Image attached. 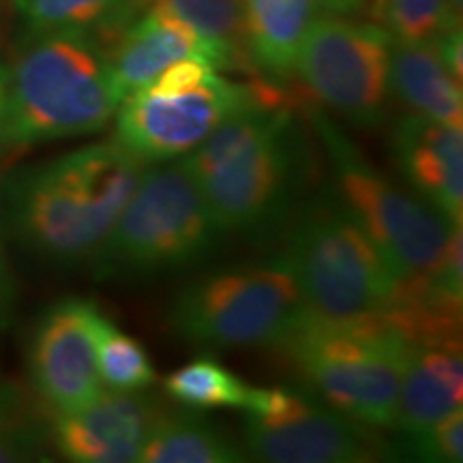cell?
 Segmentation results:
<instances>
[{
  "label": "cell",
  "mask_w": 463,
  "mask_h": 463,
  "mask_svg": "<svg viewBox=\"0 0 463 463\" xmlns=\"http://www.w3.org/2000/svg\"><path fill=\"white\" fill-rule=\"evenodd\" d=\"M181 159L219 230L247 239L289 223L311 174L307 133L277 92L236 112Z\"/></svg>",
  "instance_id": "1"
},
{
  "label": "cell",
  "mask_w": 463,
  "mask_h": 463,
  "mask_svg": "<svg viewBox=\"0 0 463 463\" xmlns=\"http://www.w3.org/2000/svg\"><path fill=\"white\" fill-rule=\"evenodd\" d=\"M144 167L108 140L17 172L3 189L11 236L52 264L92 262Z\"/></svg>",
  "instance_id": "2"
},
{
  "label": "cell",
  "mask_w": 463,
  "mask_h": 463,
  "mask_svg": "<svg viewBox=\"0 0 463 463\" xmlns=\"http://www.w3.org/2000/svg\"><path fill=\"white\" fill-rule=\"evenodd\" d=\"M120 106L108 50L84 33L22 34L7 67L0 148L73 140L106 129Z\"/></svg>",
  "instance_id": "3"
},
{
  "label": "cell",
  "mask_w": 463,
  "mask_h": 463,
  "mask_svg": "<svg viewBox=\"0 0 463 463\" xmlns=\"http://www.w3.org/2000/svg\"><path fill=\"white\" fill-rule=\"evenodd\" d=\"M410 347L389 314L333 320L307 309L277 344L311 392L372 430L392 427Z\"/></svg>",
  "instance_id": "4"
},
{
  "label": "cell",
  "mask_w": 463,
  "mask_h": 463,
  "mask_svg": "<svg viewBox=\"0 0 463 463\" xmlns=\"http://www.w3.org/2000/svg\"><path fill=\"white\" fill-rule=\"evenodd\" d=\"M279 260L305 309L333 320L386 316L402 289V279L333 187L298 206Z\"/></svg>",
  "instance_id": "5"
},
{
  "label": "cell",
  "mask_w": 463,
  "mask_h": 463,
  "mask_svg": "<svg viewBox=\"0 0 463 463\" xmlns=\"http://www.w3.org/2000/svg\"><path fill=\"white\" fill-rule=\"evenodd\" d=\"M222 236L183 159L150 164L90 264L103 279L174 273L206 260Z\"/></svg>",
  "instance_id": "6"
},
{
  "label": "cell",
  "mask_w": 463,
  "mask_h": 463,
  "mask_svg": "<svg viewBox=\"0 0 463 463\" xmlns=\"http://www.w3.org/2000/svg\"><path fill=\"white\" fill-rule=\"evenodd\" d=\"M273 92L269 82H234L211 62L187 58L120 101L114 140L146 165L181 159L236 112Z\"/></svg>",
  "instance_id": "7"
},
{
  "label": "cell",
  "mask_w": 463,
  "mask_h": 463,
  "mask_svg": "<svg viewBox=\"0 0 463 463\" xmlns=\"http://www.w3.org/2000/svg\"><path fill=\"white\" fill-rule=\"evenodd\" d=\"M309 120L333 170L335 194L402 283L436 269L459 223H450L412 191L389 181L322 109L311 106Z\"/></svg>",
  "instance_id": "8"
},
{
  "label": "cell",
  "mask_w": 463,
  "mask_h": 463,
  "mask_svg": "<svg viewBox=\"0 0 463 463\" xmlns=\"http://www.w3.org/2000/svg\"><path fill=\"white\" fill-rule=\"evenodd\" d=\"M303 311L297 283L275 258L191 281L174 298L167 326L178 339L202 347H277Z\"/></svg>",
  "instance_id": "9"
},
{
  "label": "cell",
  "mask_w": 463,
  "mask_h": 463,
  "mask_svg": "<svg viewBox=\"0 0 463 463\" xmlns=\"http://www.w3.org/2000/svg\"><path fill=\"white\" fill-rule=\"evenodd\" d=\"M392 37L345 14L322 15L300 43L294 73L345 123L382 125L391 97Z\"/></svg>",
  "instance_id": "10"
},
{
  "label": "cell",
  "mask_w": 463,
  "mask_h": 463,
  "mask_svg": "<svg viewBox=\"0 0 463 463\" xmlns=\"http://www.w3.org/2000/svg\"><path fill=\"white\" fill-rule=\"evenodd\" d=\"M245 447L270 463H358L386 453L372 427L345 416L309 389H251L242 405Z\"/></svg>",
  "instance_id": "11"
},
{
  "label": "cell",
  "mask_w": 463,
  "mask_h": 463,
  "mask_svg": "<svg viewBox=\"0 0 463 463\" xmlns=\"http://www.w3.org/2000/svg\"><path fill=\"white\" fill-rule=\"evenodd\" d=\"M103 314L92 300H56L39 317L28 345L33 389L54 414L84 408L103 392L97 335Z\"/></svg>",
  "instance_id": "12"
},
{
  "label": "cell",
  "mask_w": 463,
  "mask_h": 463,
  "mask_svg": "<svg viewBox=\"0 0 463 463\" xmlns=\"http://www.w3.org/2000/svg\"><path fill=\"white\" fill-rule=\"evenodd\" d=\"M164 412L155 397L103 391L95 402L67 414H54V444L75 463H133Z\"/></svg>",
  "instance_id": "13"
},
{
  "label": "cell",
  "mask_w": 463,
  "mask_h": 463,
  "mask_svg": "<svg viewBox=\"0 0 463 463\" xmlns=\"http://www.w3.org/2000/svg\"><path fill=\"white\" fill-rule=\"evenodd\" d=\"M392 159L408 189L450 223L463 219V131L405 114L391 133Z\"/></svg>",
  "instance_id": "14"
},
{
  "label": "cell",
  "mask_w": 463,
  "mask_h": 463,
  "mask_svg": "<svg viewBox=\"0 0 463 463\" xmlns=\"http://www.w3.org/2000/svg\"><path fill=\"white\" fill-rule=\"evenodd\" d=\"M187 58L211 62L219 71L225 69L222 54L200 33L157 5H148L108 45L109 71L120 101Z\"/></svg>",
  "instance_id": "15"
},
{
  "label": "cell",
  "mask_w": 463,
  "mask_h": 463,
  "mask_svg": "<svg viewBox=\"0 0 463 463\" xmlns=\"http://www.w3.org/2000/svg\"><path fill=\"white\" fill-rule=\"evenodd\" d=\"M361 0H242L249 54L266 82H288L305 34L316 20L350 14Z\"/></svg>",
  "instance_id": "16"
},
{
  "label": "cell",
  "mask_w": 463,
  "mask_h": 463,
  "mask_svg": "<svg viewBox=\"0 0 463 463\" xmlns=\"http://www.w3.org/2000/svg\"><path fill=\"white\" fill-rule=\"evenodd\" d=\"M461 339L412 341L392 420L399 438L425 430L453 410H461Z\"/></svg>",
  "instance_id": "17"
},
{
  "label": "cell",
  "mask_w": 463,
  "mask_h": 463,
  "mask_svg": "<svg viewBox=\"0 0 463 463\" xmlns=\"http://www.w3.org/2000/svg\"><path fill=\"white\" fill-rule=\"evenodd\" d=\"M391 92L412 114L450 127L463 125L461 80L449 71L433 42H392Z\"/></svg>",
  "instance_id": "18"
},
{
  "label": "cell",
  "mask_w": 463,
  "mask_h": 463,
  "mask_svg": "<svg viewBox=\"0 0 463 463\" xmlns=\"http://www.w3.org/2000/svg\"><path fill=\"white\" fill-rule=\"evenodd\" d=\"M247 450L200 410L161 412L144 442L142 463H241Z\"/></svg>",
  "instance_id": "19"
},
{
  "label": "cell",
  "mask_w": 463,
  "mask_h": 463,
  "mask_svg": "<svg viewBox=\"0 0 463 463\" xmlns=\"http://www.w3.org/2000/svg\"><path fill=\"white\" fill-rule=\"evenodd\" d=\"M150 5V0H15L24 34L84 33L108 45Z\"/></svg>",
  "instance_id": "20"
},
{
  "label": "cell",
  "mask_w": 463,
  "mask_h": 463,
  "mask_svg": "<svg viewBox=\"0 0 463 463\" xmlns=\"http://www.w3.org/2000/svg\"><path fill=\"white\" fill-rule=\"evenodd\" d=\"M176 15L222 54L225 71H256L249 54L242 0H150Z\"/></svg>",
  "instance_id": "21"
},
{
  "label": "cell",
  "mask_w": 463,
  "mask_h": 463,
  "mask_svg": "<svg viewBox=\"0 0 463 463\" xmlns=\"http://www.w3.org/2000/svg\"><path fill=\"white\" fill-rule=\"evenodd\" d=\"M165 392L191 410L242 408L253 386L232 373L215 358H195L167 375Z\"/></svg>",
  "instance_id": "22"
},
{
  "label": "cell",
  "mask_w": 463,
  "mask_h": 463,
  "mask_svg": "<svg viewBox=\"0 0 463 463\" xmlns=\"http://www.w3.org/2000/svg\"><path fill=\"white\" fill-rule=\"evenodd\" d=\"M97 367L101 384L112 392H142L157 380V372L140 341L120 331L106 316L97 335Z\"/></svg>",
  "instance_id": "23"
},
{
  "label": "cell",
  "mask_w": 463,
  "mask_h": 463,
  "mask_svg": "<svg viewBox=\"0 0 463 463\" xmlns=\"http://www.w3.org/2000/svg\"><path fill=\"white\" fill-rule=\"evenodd\" d=\"M461 0H375L380 26L392 42L422 43L459 24Z\"/></svg>",
  "instance_id": "24"
},
{
  "label": "cell",
  "mask_w": 463,
  "mask_h": 463,
  "mask_svg": "<svg viewBox=\"0 0 463 463\" xmlns=\"http://www.w3.org/2000/svg\"><path fill=\"white\" fill-rule=\"evenodd\" d=\"M39 442L37 427L26 416L17 391L0 380V463L33 459Z\"/></svg>",
  "instance_id": "25"
},
{
  "label": "cell",
  "mask_w": 463,
  "mask_h": 463,
  "mask_svg": "<svg viewBox=\"0 0 463 463\" xmlns=\"http://www.w3.org/2000/svg\"><path fill=\"white\" fill-rule=\"evenodd\" d=\"M399 453L414 455L420 461L459 463L463 459V414L461 410L444 414L425 430L403 436Z\"/></svg>",
  "instance_id": "26"
},
{
  "label": "cell",
  "mask_w": 463,
  "mask_h": 463,
  "mask_svg": "<svg viewBox=\"0 0 463 463\" xmlns=\"http://www.w3.org/2000/svg\"><path fill=\"white\" fill-rule=\"evenodd\" d=\"M15 298L17 294H15L14 275H11L3 245H0V322L7 324L11 320V316H14V309H15Z\"/></svg>",
  "instance_id": "27"
},
{
  "label": "cell",
  "mask_w": 463,
  "mask_h": 463,
  "mask_svg": "<svg viewBox=\"0 0 463 463\" xmlns=\"http://www.w3.org/2000/svg\"><path fill=\"white\" fill-rule=\"evenodd\" d=\"M5 106H7V65L0 58V129H3Z\"/></svg>",
  "instance_id": "28"
}]
</instances>
